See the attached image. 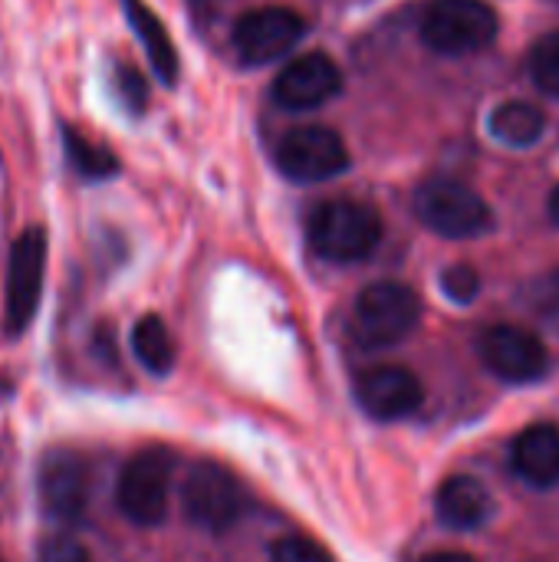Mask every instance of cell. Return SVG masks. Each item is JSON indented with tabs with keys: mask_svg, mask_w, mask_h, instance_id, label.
<instances>
[{
	"mask_svg": "<svg viewBox=\"0 0 559 562\" xmlns=\"http://www.w3.org/2000/svg\"><path fill=\"white\" fill-rule=\"evenodd\" d=\"M382 240L379 214L353 198L323 201L310 217V244L323 260L333 263H359Z\"/></svg>",
	"mask_w": 559,
	"mask_h": 562,
	"instance_id": "cell-1",
	"label": "cell"
},
{
	"mask_svg": "<svg viewBox=\"0 0 559 562\" xmlns=\"http://www.w3.org/2000/svg\"><path fill=\"white\" fill-rule=\"evenodd\" d=\"M422 319V300L412 286L382 280L359 293L353 306V336L366 349L402 342Z\"/></svg>",
	"mask_w": 559,
	"mask_h": 562,
	"instance_id": "cell-2",
	"label": "cell"
},
{
	"mask_svg": "<svg viewBox=\"0 0 559 562\" xmlns=\"http://www.w3.org/2000/svg\"><path fill=\"white\" fill-rule=\"evenodd\" d=\"M175 458L161 445L135 451L115 484V504L135 527H158L168 517Z\"/></svg>",
	"mask_w": 559,
	"mask_h": 562,
	"instance_id": "cell-3",
	"label": "cell"
},
{
	"mask_svg": "<svg viewBox=\"0 0 559 562\" xmlns=\"http://www.w3.org/2000/svg\"><path fill=\"white\" fill-rule=\"evenodd\" d=\"M418 221L448 240H474L494 227V214L478 191L461 181L435 178L415 191Z\"/></svg>",
	"mask_w": 559,
	"mask_h": 562,
	"instance_id": "cell-4",
	"label": "cell"
},
{
	"mask_svg": "<svg viewBox=\"0 0 559 562\" xmlns=\"http://www.w3.org/2000/svg\"><path fill=\"white\" fill-rule=\"evenodd\" d=\"M497 36V13L484 0H432L422 16V40L441 56L478 53Z\"/></svg>",
	"mask_w": 559,
	"mask_h": 562,
	"instance_id": "cell-5",
	"label": "cell"
},
{
	"mask_svg": "<svg viewBox=\"0 0 559 562\" xmlns=\"http://www.w3.org/2000/svg\"><path fill=\"white\" fill-rule=\"evenodd\" d=\"M185 517L204 533H224L237 524L244 507L241 481L217 461H198L181 484Z\"/></svg>",
	"mask_w": 559,
	"mask_h": 562,
	"instance_id": "cell-6",
	"label": "cell"
},
{
	"mask_svg": "<svg viewBox=\"0 0 559 562\" xmlns=\"http://www.w3.org/2000/svg\"><path fill=\"white\" fill-rule=\"evenodd\" d=\"M43 277H46V234L43 227H30L10 247V263H7L3 326L10 336H20L23 329H30L40 310Z\"/></svg>",
	"mask_w": 559,
	"mask_h": 562,
	"instance_id": "cell-7",
	"label": "cell"
},
{
	"mask_svg": "<svg viewBox=\"0 0 559 562\" xmlns=\"http://www.w3.org/2000/svg\"><path fill=\"white\" fill-rule=\"evenodd\" d=\"M277 168L300 184H316L349 168V148L326 125H300L277 145Z\"/></svg>",
	"mask_w": 559,
	"mask_h": 562,
	"instance_id": "cell-8",
	"label": "cell"
},
{
	"mask_svg": "<svg viewBox=\"0 0 559 562\" xmlns=\"http://www.w3.org/2000/svg\"><path fill=\"white\" fill-rule=\"evenodd\" d=\"M306 33V20L290 7H254L234 23V49L241 63L264 66L290 53Z\"/></svg>",
	"mask_w": 559,
	"mask_h": 562,
	"instance_id": "cell-9",
	"label": "cell"
},
{
	"mask_svg": "<svg viewBox=\"0 0 559 562\" xmlns=\"http://www.w3.org/2000/svg\"><path fill=\"white\" fill-rule=\"evenodd\" d=\"M343 89V72L326 53H303L280 69L273 79V102L290 112H310L336 99Z\"/></svg>",
	"mask_w": 559,
	"mask_h": 562,
	"instance_id": "cell-10",
	"label": "cell"
},
{
	"mask_svg": "<svg viewBox=\"0 0 559 562\" xmlns=\"http://www.w3.org/2000/svg\"><path fill=\"white\" fill-rule=\"evenodd\" d=\"M40 507L59 524H79L89 507V471L72 451H49L36 477Z\"/></svg>",
	"mask_w": 559,
	"mask_h": 562,
	"instance_id": "cell-11",
	"label": "cell"
},
{
	"mask_svg": "<svg viewBox=\"0 0 559 562\" xmlns=\"http://www.w3.org/2000/svg\"><path fill=\"white\" fill-rule=\"evenodd\" d=\"M481 359L484 366L504 379V382H514V385H527V382H537L544 372H547V346L521 329V326H491L481 342Z\"/></svg>",
	"mask_w": 559,
	"mask_h": 562,
	"instance_id": "cell-12",
	"label": "cell"
},
{
	"mask_svg": "<svg viewBox=\"0 0 559 562\" xmlns=\"http://www.w3.org/2000/svg\"><path fill=\"white\" fill-rule=\"evenodd\" d=\"M425 392L415 372L402 366H376L356 379V402L376 422H399L418 412Z\"/></svg>",
	"mask_w": 559,
	"mask_h": 562,
	"instance_id": "cell-13",
	"label": "cell"
},
{
	"mask_svg": "<svg viewBox=\"0 0 559 562\" xmlns=\"http://www.w3.org/2000/svg\"><path fill=\"white\" fill-rule=\"evenodd\" d=\"M511 468L514 474L537 487L550 491L559 484V428L557 425H530L517 435L511 448Z\"/></svg>",
	"mask_w": 559,
	"mask_h": 562,
	"instance_id": "cell-14",
	"label": "cell"
},
{
	"mask_svg": "<svg viewBox=\"0 0 559 562\" xmlns=\"http://www.w3.org/2000/svg\"><path fill=\"white\" fill-rule=\"evenodd\" d=\"M494 510V501L488 494V487L468 474H458V477H448L441 487H438V497H435V514L441 520V527L455 530V533H468V530H478L488 524Z\"/></svg>",
	"mask_w": 559,
	"mask_h": 562,
	"instance_id": "cell-15",
	"label": "cell"
},
{
	"mask_svg": "<svg viewBox=\"0 0 559 562\" xmlns=\"http://www.w3.org/2000/svg\"><path fill=\"white\" fill-rule=\"evenodd\" d=\"M122 10L135 30V36L142 40L145 46V56L152 63V69L158 72L161 82H175L178 79V49H175V40L171 33L165 30L161 16L145 3V0H122Z\"/></svg>",
	"mask_w": 559,
	"mask_h": 562,
	"instance_id": "cell-16",
	"label": "cell"
},
{
	"mask_svg": "<svg viewBox=\"0 0 559 562\" xmlns=\"http://www.w3.org/2000/svg\"><path fill=\"white\" fill-rule=\"evenodd\" d=\"M488 128L497 142H504L511 148H527V145H537L544 138L547 115L534 102H501L491 112Z\"/></svg>",
	"mask_w": 559,
	"mask_h": 562,
	"instance_id": "cell-17",
	"label": "cell"
},
{
	"mask_svg": "<svg viewBox=\"0 0 559 562\" xmlns=\"http://www.w3.org/2000/svg\"><path fill=\"white\" fill-rule=\"evenodd\" d=\"M132 352H135V359L152 375H168L175 369L178 349H175V336H171V329L165 326L161 316L148 313V316H142L135 323V329H132Z\"/></svg>",
	"mask_w": 559,
	"mask_h": 562,
	"instance_id": "cell-18",
	"label": "cell"
},
{
	"mask_svg": "<svg viewBox=\"0 0 559 562\" xmlns=\"http://www.w3.org/2000/svg\"><path fill=\"white\" fill-rule=\"evenodd\" d=\"M63 142H66V155H69V161L76 165V171H79V175H86V178H109V175H115V171H119L115 155H112L105 145H96L92 138H86L82 132H76V128H69V125H66Z\"/></svg>",
	"mask_w": 559,
	"mask_h": 562,
	"instance_id": "cell-19",
	"label": "cell"
},
{
	"mask_svg": "<svg viewBox=\"0 0 559 562\" xmlns=\"http://www.w3.org/2000/svg\"><path fill=\"white\" fill-rule=\"evenodd\" d=\"M530 76L534 82L547 92V95H559V30L547 33L544 40L534 43L530 53Z\"/></svg>",
	"mask_w": 559,
	"mask_h": 562,
	"instance_id": "cell-20",
	"label": "cell"
},
{
	"mask_svg": "<svg viewBox=\"0 0 559 562\" xmlns=\"http://www.w3.org/2000/svg\"><path fill=\"white\" fill-rule=\"evenodd\" d=\"M112 86H115L119 102H122L128 112H135V115L145 112V105H148V82L142 79V72H138L135 66L115 63V69H112Z\"/></svg>",
	"mask_w": 559,
	"mask_h": 562,
	"instance_id": "cell-21",
	"label": "cell"
},
{
	"mask_svg": "<svg viewBox=\"0 0 559 562\" xmlns=\"http://www.w3.org/2000/svg\"><path fill=\"white\" fill-rule=\"evenodd\" d=\"M273 562H333V557L310 537H280L270 550Z\"/></svg>",
	"mask_w": 559,
	"mask_h": 562,
	"instance_id": "cell-22",
	"label": "cell"
},
{
	"mask_svg": "<svg viewBox=\"0 0 559 562\" xmlns=\"http://www.w3.org/2000/svg\"><path fill=\"white\" fill-rule=\"evenodd\" d=\"M441 290L455 300V303H471L481 290V277L474 267L468 263H455L441 273Z\"/></svg>",
	"mask_w": 559,
	"mask_h": 562,
	"instance_id": "cell-23",
	"label": "cell"
},
{
	"mask_svg": "<svg viewBox=\"0 0 559 562\" xmlns=\"http://www.w3.org/2000/svg\"><path fill=\"white\" fill-rule=\"evenodd\" d=\"M40 562H89V557H86V550H82L76 540L59 537V540H49V543L43 547Z\"/></svg>",
	"mask_w": 559,
	"mask_h": 562,
	"instance_id": "cell-24",
	"label": "cell"
},
{
	"mask_svg": "<svg viewBox=\"0 0 559 562\" xmlns=\"http://www.w3.org/2000/svg\"><path fill=\"white\" fill-rule=\"evenodd\" d=\"M422 562H478L474 557H468V553H455V550H445V553H432V557H425Z\"/></svg>",
	"mask_w": 559,
	"mask_h": 562,
	"instance_id": "cell-25",
	"label": "cell"
},
{
	"mask_svg": "<svg viewBox=\"0 0 559 562\" xmlns=\"http://www.w3.org/2000/svg\"><path fill=\"white\" fill-rule=\"evenodd\" d=\"M10 392H13V382H10L7 375H0V402H3V398H7Z\"/></svg>",
	"mask_w": 559,
	"mask_h": 562,
	"instance_id": "cell-26",
	"label": "cell"
},
{
	"mask_svg": "<svg viewBox=\"0 0 559 562\" xmlns=\"http://www.w3.org/2000/svg\"><path fill=\"white\" fill-rule=\"evenodd\" d=\"M550 214H554V221L559 224V188L550 194Z\"/></svg>",
	"mask_w": 559,
	"mask_h": 562,
	"instance_id": "cell-27",
	"label": "cell"
}]
</instances>
